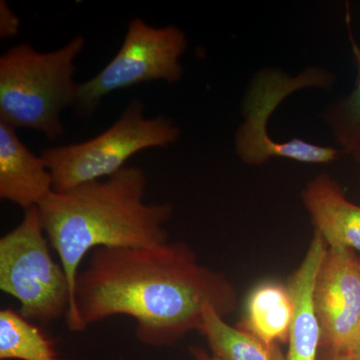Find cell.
<instances>
[{
  "mask_svg": "<svg viewBox=\"0 0 360 360\" xmlns=\"http://www.w3.org/2000/svg\"><path fill=\"white\" fill-rule=\"evenodd\" d=\"M75 304L82 331L124 315L136 321L137 340L161 347L200 331L207 307L224 317L231 314L238 295L224 274L200 264L191 246L167 241L92 251L78 274Z\"/></svg>",
  "mask_w": 360,
  "mask_h": 360,
  "instance_id": "cell-1",
  "label": "cell"
},
{
  "mask_svg": "<svg viewBox=\"0 0 360 360\" xmlns=\"http://www.w3.org/2000/svg\"><path fill=\"white\" fill-rule=\"evenodd\" d=\"M146 174L125 167L106 179L63 193L52 191L39 206L45 234L65 269L72 296L68 328L82 331L75 286L85 255L98 248H148L168 241L169 203H148Z\"/></svg>",
  "mask_w": 360,
  "mask_h": 360,
  "instance_id": "cell-2",
  "label": "cell"
},
{
  "mask_svg": "<svg viewBox=\"0 0 360 360\" xmlns=\"http://www.w3.org/2000/svg\"><path fill=\"white\" fill-rule=\"evenodd\" d=\"M85 39L73 37L61 49L35 51L32 45L11 47L0 58V122L14 129L41 132L54 141L65 131L61 113L77 105L75 61Z\"/></svg>",
  "mask_w": 360,
  "mask_h": 360,
  "instance_id": "cell-3",
  "label": "cell"
},
{
  "mask_svg": "<svg viewBox=\"0 0 360 360\" xmlns=\"http://www.w3.org/2000/svg\"><path fill=\"white\" fill-rule=\"evenodd\" d=\"M180 134L179 127L165 116L146 118L143 103L134 99L103 134L79 143L45 148L41 156L51 172L53 191L63 193L110 177L136 153L168 148Z\"/></svg>",
  "mask_w": 360,
  "mask_h": 360,
  "instance_id": "cell-4",
  "label": "cell"
},
{
  "mask_svg": "<svg viewBox=\"0 0 360 360\" xmlns=\"http://www.w3.org/2000/svg\"><path fill=\"white\" fill-rule=\"evenodd\" d=\"M335 82L326 68L311 66L291 75L277 68L258 71L243 103V122L234 136V149L250 167H260L274 158H285L305 165H328L340 158V151L316 146L302 139L277 141L269 132L270 117L284 99L307 89H329Z\"/></svg>",
  "mask_w": 360,
  "mask_h": 360,
  "instance_id": "cell-5",
  "label": "cell"
},
{
  "mask_svg": "<svg viewBox=\"0 0 360 360\" xmlns=\"http://www.w3.org/2000/svg\"><path fill=\"white\" fill-rule=\"evenodd\" d=\"M39 206L0 239V290L20 302V314L42 324L72 309L68 276L52 258Z\"/></svg>",
  "mask_w": 360,
  "mask_h": 360,
  "instance_id": "cell-6",
  "label": "cell"
},
{
  "mask_svg": "<svg viewBox=\"0 0 360 360\" xmlns=\"http://www.w3.org/2000/svg\"><path fill=\"white\" fill-rule=\"evenodd\" d=\"M187 47L186 34L177 26L155 27L134 18L115 58L96 77L79 84L77 112L89 116L104 97L117 90L160 80L179 82L184 75L180 60Z\"/></svg>",
  "mask_w": 360,
  "mask_h": 360,
  "instance_id": "cell-7",
  "label": "cell"
},
{
  "mask_svg": "<svg viewBox=\"0 0 360 360\" xmlns=\"http://www.w3.org/2000/svg\"><path fill=\"white\" fill-rule=\"evenodd\" d=\"M314 300L323 352L354 354L360 347V257L354 250L328 248Z\"/></svg>",
  "mask_w": 360,
  "mask_h": 360,
  "instance_id": "cell-8",
  "label": "cell"
},
{
  "mask_svg": "<svg viewBox=\"0 0 360 360\" xmlns=\"http://www.w3.org/2000/svg\"><path fill=\"white\" fill-rule=\"evenodd\" d=\"M52 191L44 158L26 148L16 129L0 122V198L26 212L39 206Z\"/></svg>",
  "mask_w": 360,
  "mask_h": 360,
  "instance_id": "cell-9",
  "label": "cell"
},
{
  "mask_svg": "<svg viewBox=\"0 0 360 360\" xmlns=\"http://www.w3.org/2000/svg\"><path fill=\"white\" fill-rule=\"evenodd\" d=\"M302 200L315 231L328 248L360 252V205L347 200L333 177L321 174L309 180L302 189Z\"/></svg>",
  "mask_w": 360,
  "mask_h": 360,
  "instance_id": "cell-10",
  "label": "cell"
},
{
  "mask_svg": "<svg viewBox=\"0 0 360 360\" xmlns=\"http://www.w3.org/2000/svg\"><path fill=\"white\" fill-rule=\"evenodd\" d=\"M328 245L319 232L288 286L295 304L285 360H317L321 331L314 309V285Z\"/></svg>",
  "mask_w": 360,
  "mask_h": 360,
  "instance_id": "cell-11",
  "label": "cell"
},
{
  "mask_svg": "<svg viewBox=\"0 0 360 360\" xmlns=\"http://www.w3.org/2000/svg\"><path fill=\"white\" fill-rule=\"evenodd\" d=\"M295 304L288 285L266 281L248 296L245 315L239 328L270 345L288 343Z\"/></svg>",
  "mask_w": 360,
  "mask_h": 360,
  "instance_id": "cell-12",
  "label": "cell"
},
{
  "mask_svg": "<svg viewBox=\"0 0 360 360\" xmlns=\"http://www.w3.org/2000/svg\"><path fill=\"white\" fill-rule=\"evenodd\" d=\"M198 333L219 360H285L281 345H267L245 329L229 326L212 307H206Z\"/></svg>",
  "mask_w": 360,
  "mask_h": 360,
  "instance_id": "cell-13",
  "label": "cell"
},
{
  "mask_svg": "<svg viewBox=\"0 0 360 360\" xmlns=\"http://www.w3.org/2000/svg\"><path fill=\"white\" fill-rule=\"evenodd\" d=\"M0 359L58 360L53 343L20 312L0 311Z\"/></svg>",
  "mask_w": 360,
  "mask_h": 360,
  "instance_id": "cell-14",
  "label": "cell"
},
{
  "mask_svg": "<svg viewBox=\"0 0 360 360\" xmlns=\"http://www.w3.org/2000/svg\"><path fill=\"white\" fill-rule=\"evenodd\" d=\"M356 77L347 96L340 97L324 108L321 120L335 141L345 150L360 127V46L355 49Z\"/></svg>",
  "mask_w": 360,
  "mask_h": 360,
  "instance_id": "cell-15",
  "label": "cell"
},
{
  "mask_svg": "<svg viewBox=\"0 0 360 360\" xmlns=\"http://www.w3.org/2000/svg\"><path fill=\"white\" fill-rule=\"evenodd\" d=\"M20 20L6 0L0 1V39H9L18 34Z\"/></svg>",
  "mask_w": 360,
  "mask_h": 360,
  "instance_id": "cell-16",
  "label": "cell"
},
{
  "mask_svg": "<svg viewBox=\"0 0 360 360\" xmlns=\"http://www.w3.org/2000/svg\"><path fill=\"white\" fill-rule=\"evenodd\" d=\"M343 151L347 153V155H352V158H354V160L356 161L357 165H359V167L360 184V127L359 129H357V131L355 132L352 141H350L349 143H348V146Z\"/></svg>",
  "mask_w": 360,
  "mask_h": 360,
  "instance_id": "cell-17",
  "label": "cell"
},
{
  "mask_svg": "<svg viewBox=\"0 0 360 360\" xmlns=\"http://www.w3.org/2000/svg\"><path fill=\"white\" fill-rule=\"evenodd\" d=\"M189 352H191V356L193 357L194 360H219L217 359V357L213 356L212 354L206 352L205 348L202 347H191Z\"/></svg>",
  "mask_w": 360,
  "mask_h": 360,
  "instance_id": "cell-18",
  "label": "cell"
},
{
  "mask_svg": "<svg viewBox=\"0 0 360 360\" xmlns=\"http://www.w3.org/2000/svg\"><path fill=\"white\" fill-rule=\"evenodd\" d=\"M321 360H354L352 354H340V352H323Z\"/></svg>",
  "mask_w": 360,
  "mask_h": 360,
  "instance_id": "cell-19",
  "label": "cell"
},
{
  "mask_svg": "<svg viewBox=\"0 0 360 360\" xmlns=\"http://www.w3.org/2000/svg\"><path fill=\"white\" fill-rule=\"evenodd\" d=\"M354 357V360H360V347L352 354Z\"/></svg>",
  "mask_w": 360,
  "mask_h": 360,
  "instance_id": "cell-20",
  "label": "cell"
}]
</instances>
